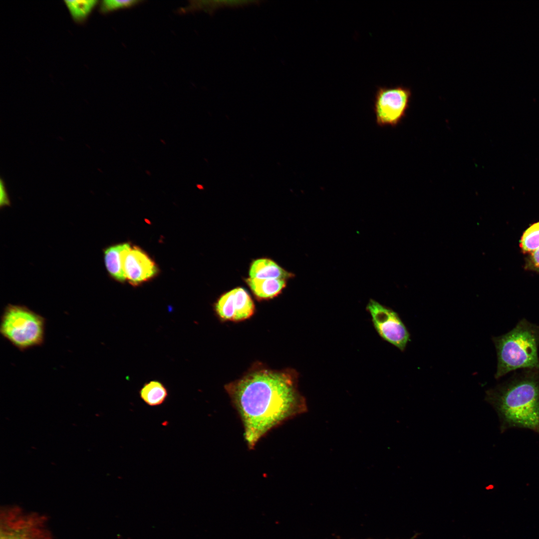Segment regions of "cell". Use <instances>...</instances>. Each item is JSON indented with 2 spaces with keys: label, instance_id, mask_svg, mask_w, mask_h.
I'll use <instances>...</instances> for the list:
<instances>
[{
  "label": "cell",
  "instance_id": "1",
  "mask_svg": "<svg viewBox=\"0 0 539 539\" xmlns=\"http://www.w3.org/2000/svg\"><path fill=\"white\" fill-rule=\"evenodd\" d=\"M298 383L295 370L271 369L258 362L225 385L242 422L249 449L272 429L307 411Z\"/></svg>",
  "mask_w": 539,
  "mask_h": 539
},
{
  "label": "cell",
  "instance_id": "2",
  "mask_svg": "<svg viewBox=\"0 0 539 539\" xmlns=\"http://www.w3.org/2000/svg\"><path fill=\"white\" fill-rule=\"evenodd\" d=\"M496 411L502 433L513 428L539 434V369H524L486 391L485 398Z\"/></svg>",
  "mask_w": 539,
  "mask_h": 539
},
{
  "label": "cell",
  "instance_id": "3",
  "mask_svg": "<svg viewBox=\"0 0 539 539\" xmlns=\"http://www.w3.org/2000/svg\"><path fill=\"white\" fill-rule=\"evenodd\" d=\"M497 355L495 377L518 369H539V326L525 318L508 332L493 338Z\"/></svg>",
  "mask_w": 539,
  "mask_h": 539
},
{
  "label": "cell",
  "instance_id": "4",
  "mask_svg": "<svg viewBox=\"0 0 539 539\" xmlns=\"http://www.w3.org/2000/svg\"><path fill=\"white\" fill-rule=\"evenodd\" d=\"M46 322L43 316L27 306L8 303L1 315L0 333L12 346L23 352L44 344Z\"/></svg>",
  "mask_w": 539,
  "mask_h": 539
},
{
  "label": "cell",
  "instance_id": "5",
  "mask_svg": "<svg viewBox=\"0 0 539 539\" xmlns=\"http://www.w3.org/2000/svg\"><path fill=\"white\" fill-rule=\"evenodd\" d=\"M0 539H53L48 520L39 513L16 506L0 510Z\"/></svg>",
  "mask_w": 539,
  "mask_h": 539
},
{
  "label": "cell",
  "instance_id": "6",
  "mask_svg": "<svg viewBox=\"0 0 539 539\" xmlns=\"http://www.w3.org/2000/svg\"><path fill=\"white\" fill-rule=\"evenodd\" d=\"M411 96V90L406 87H378L373 107L376 124L380 127L397 126L406 116Z\"/></svg>",
  "mask_w": 539,
  "mask_h": 539
},
{
  "label": "cell",
  "instance_id": "7",
  "mask_svg": "<svg viewBox=\"0 0 539 539\" xmlns=\"http://www.w3.org/2000/svg\"><path fill=\"white\" fill-rule=\"evenodd\" d=\"M379 335L401 351L410 341V334L398 314L392 309L370 299L366 306Z\"/></svg>",
  "mask_w": 539,
  "mask_h": 539
},
{
  "label": "cell",
  "instance_id": "8",
  "mask_svg": "<svg viewBox=\"0 0 539 539\" xmlns=\"http://www.w3.org/2000/svg\"><path fill=\"white\" fill-rule=\"evenodd\" d=\"M214 307L217 315L223 321H243L250 318L255 311L251 296L242 287L235 288L222 295Z\"/></svg>",
  "mask_w": 539,
  "mask_h": 539
},
{
  "label": "cell",
  "instance_id": "9",
  "mask_svg": "<svg viewBox=\"0 0 539 539\" xmlns=\"http://www.w3.org/2000/svg\"><path fill=\"white\" fill-rule=\"evenodd\" d=\"M123 268L126 279L136 286L153 278L158 272L155 262L142 249L130 247L122 254Z\"/></svg>",
  "mask_w": 539,
  "mask_h": 539
},
{
  "label": "cell",
  "instance_id": "10",
  "mask_svg": "<svg viewBox=\"0 0 539 539\" xmlns=\"http://www.w3.org/2000/svg\"><path fill=\"white\" fill-rule=\"evenodd\" d=\"M128 243L110 246L103 250L104 262L109 275L114 279L123 282L126 278L123 270L122 254L130 247Z\"/></svg>",
  "mask_w": 539,
  "mask_h": 539
},
{
  "label": "cell",
  "instance_id": "11",
  "mask_svg": "<svg viewBox=\"0 0 539 539\" xmlns=\"http://www.w3.org/2000/svg\"><path fill=\"white\" fill-rule=\"evenodd\" d=\"M250 278L256 279H287L294 275L281 268L273 261L268 259L255 260L250 267Z\"/></svg>",
  "mask_w": 539,
  "mask_h": 539
},
{
  "label": "cell",
  "instance_id": "12",
  "mask_svg": "<svg viewBox=\"0 0 539 539\" xmlns=\"http://www.w3.org/2000/svg\"><path fill=\"white\" fill-rule=\"evenodd\" d=\"M247 283L254 295L259 299L273 298L280 293L286 286V280L282 279H247Z\"/></svg>",
  "mask_w": 539,
  "mask_h": 539
},
{
  "label": "cell",
  "instance_id": "13",
  "mask_svg": "<svg viewBox=\"0 0 539 539\" xmlns=\"http://www.w3.org/2000/svg\"><path fill=\"white\" fill-rule=\"evenodd\" d=\"M140 396L150 406L162 404L168 396L165 386L160 381L153 380L145 383L140 390Z\"/></svg>",
  "mask_w": 539,
  "mask_h": 539
},
{
  "label": "cell",
  "instance_id": "14",
  "mask_svg": "<svg viewBox=\"0 0 539 539\" xmlns=\"http://www.w3.org/2000/svg\"><path fill=\"white\" fill-rule=\"evenodd\" d=\"M97 1L65 0V3L72 17L77 21L84 19L97 4Z\"/></svg>",
  "mask_w": 539,
  "mask_h": 539
},
{
  "label": "cell",
  "instance_id": "15",
  "mask_svg": "<svg viewBox=\"0 0 539 539\" xmlns=\"http://www.w3.org/2000/svg\"><path fill=\"white\" fill-rule=\"evenodd\" d=\"M520 246L525 253H533L539 248V222L534 224L524 232Z\"/></svg>",
  "mask_w": 539,
  "mask_h": 539
},
{
  "label": "cell",
  "instance_id": "16",
  "mask_svg": "<svg viewBox=\"0 0 539 539\" xmlns=\"http://www.w3.org/2000/svg\"><path fill=\"white\" fill-rule=\"evenodd\" d=\"M140 2L139 0H103L101 4V10L103 12H108L121 8H129Z\"/></svg>",
  "mask_w": 539,
  "mask_h": 539
},
{
  "label": "cell",
  "instance_id": "17",
  "mask_svg": "<svg viewBox=\"0 0 539 539\" xmlns=\"http://www.w3.org/2000/svg\"><path fill=\"white\" fill-rule=\"evenodd\" d=\"M11 202L6 189L4 180L0 179V209L6 206H10Z\"/></svg>",
  "mask_w": 539,
  "mask_h": 539
},
{
  "label": "cell",
  "instance_id": "18",
  "mask_svg": "<svg viewBox=\"0 0 539 539\" xmlns=\"http://www.w3.org/2000/svg\"><path fill=\"white\" fill-rule=\"evenodd\" d=\"M531 262L535 267L539 268V248L532 253Z\"/></svg>",
  "mask_w": 539,
  "mask_h": 539
},
{
  "label": "cell",
  "instance_id": "19",
  "mask_svg": "<svg viewBox=\"0 0 539 539\" xmlns=\"http://www.w3.org/2000/svg\"><path fill=\"white\" fill-rule=\"evenodd\" d=\"M416 536H417V535L414 536L412 538H410L409 539H415L416 538Z\"/></svg>",
  "mask_w": 539,
  "mask_h": 539
}]
</instances>
